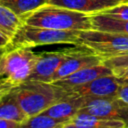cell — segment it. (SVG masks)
<instances>
[{
  "label": "cell",
  "instance_id": "1",
  "mask_svg": "<svg viewBox=\"0 0 128 128\" xmlns=\"http://www.w3.org/2000/svg\"><path fill=\"white\" fill-rule=\"evenodd\" d=\"M27 25L55 30H89L93 29L89 13L75 11L60 6L45 4L23 19Z\"/></svg>",
  "mask_w": 128,
  "mask_h": 128
},
{
  "label": "cell",
  "instance_id": "2",
  "mask_svg": "<svg viewBox=\"0 0 128 128\" xmlns=\"http://www.w3.org/2000/svg\"><path fill=\"white\" fill-rule=\"evenodd\" d=\"M29 117L40 114L60 99L67 91L52 82L26 80L11 91Z\"/></svg>",
  "mask_w": 128,
  "mask_h": 128
},
{
  "label": "cell",
  "instance_id": "3",
  "mask_svg": "<svg viewBox=\"0 0 128 128\" xmlns=\"http://www.w3.org/2000/svg\"><path fill=\"white\" fill-rule=\"evenodd\" d=\"M38 58L28 47L8 46L0 50V79L14 85L26 81L32 73Z\"/></svg>",
  "mask_w": 128,
  "mask_h": 128
},
{
  "label": "cell",
  "instance_id": "4",
  "mask_svg": "<svg viewBox=\"0 0 128 128\" xmlns=\"http://www.w3.org/2000/svg\"><path fill=\"white\" fill-rule=\"evenodd\" d=\"M78 30H55L23 24L11 40L9 46L36 47L52 44L78 45Z\"/></svg>",
  "mask_w": 128,
  "mask_h": 128
},
{
  "label": "cell",
  "instance_id": "5",
  "mask_svg": "<svg viewBox=\"0 0 128 128\" xmlns=\"http://www.w3.org/2000/svg\"><path fill=\"white\" fill-rule=\"evenodd\" d=\"M78 45L85 46L106 59L128 50V35L96 29L79 31Z\"/></svg>",
  "mask_w": 128,
  "mask_h": 128
},
{
  "label": "cell",
  "instance_id": "6",
  "mask_svg": "<svg viewBox=\"0 0 128 128\" xmlns=\"http://www.w3.org/2000/svg\"><path fill=\"white\" fill-rule=\"evenodd\" d=\"M79 113L128 122V106L121 104L114 97H85Z\"/></svg>",
  "mask_w": 128,
  "mask_h": 128
},
{
  "label": "cell",
  "instance_id": "7",
  "mask_svg": "<svg viewBox=\"0 0 128 128\" xmlns=\"http://www.w3.org/2000/svg\"><path fill=\"white\" fill-rule=\"evenodd\" d=\"M102 62V57L94 53L89 48L82 45H74L71 54L63 62L57 72L53 75L51 82H55L59 79H62L80 69L98 65Z\"/></svg>",
  "mask_w": 128,
  "mask_h": 128
},
{
  "label": "cell",
  "instance_id": "8",
  "mask_svg": "<svg viewBox=\"0 0 128 128\" xmlns=\"http://www.w3.org/2000/svg\"><path fill=\"white\" fill-rule=\"evenodd\" d=\"M73 47L58 51L38 53V58L32 73L27 80L51 82L53 75L57 72L63 62L71 54Z\"/></svg>",
  "mask_w": 128,
  "mask_h": 128
},
{
  "label": "cell",
  "instance_id": "9",
  "mask_svg": "<svg viewBox=\"0 0 128 128\" xmlns=\"http://www.w3.org/2000/svg\"><path fill=\"white\" fill-rule=\"evenodd\" d=\"M121 81L114 75H104L96 78L83 85L66 90L69 95H75L80 97H114L120 86Z\"/></svg>",
  "mask_w": 128,
  "mask_h": 128
},
{
  "label": "cell",
  "instance_id": "10",
  "mask_svg": "<svg viewBox=\"0 0 128 128\" xmlns=\"http://www.w3.org/2000/svg\"><path fill=\"white\" fill-rule=\"evenodd\" d=\"M113 74V71L107 67L106 65H104L103 63L98 64V65H94V66H90V67H86L83 69H80L62 79H59L55 82H52L54 84H56L57 86L61 87L64 90H69L71 88L83 85L85 83H88L96 78H99L101 76L104 75H110Z\"/></svg>",
  "mask_w": 128,
  "mask_h": 128
},
{
  "label": "cell",
  "instance_id": "11",
  "mask_svg": "<svg viewBox=\"0 0 128 128\" xmlns=\"http://www.w3.org/2000/svg\"><path fill=\"white\" fill-rule=\"evenodd\" d=\"M84 100L85 97L68 94L66 97L60 99L42 113L54 118L57 121L70 123V121L77 114H79Z\"/></svg>",
  "mask_w": 128,
  "mask_h": 128
},
{
  "label": "cell",
  "instance_id": "12",
  "mask_svg": "<svg viewBox=\"0 0 128 128\" xmlns=\"http://www.w3.org/2000/svg\"><path fill=\"white\" fill-rule=\"evenodd\" d=\"M47 4L92 14L113 7L118 3L109 0H48Z\"/></svg>",
  "mask_w": 128,
  "mask_h": 128
},
{
  "label": "cell",
  "instance_id": "13",
  "mask_svg": "<svg viewBox=\"0 0 128 128\" xmlns=\"http://www.w3.org/2000/svg\"><path fill=\"white\" fill-rule=\"evenodd\" d=\"M78 128H126V122L118 119L102 118L89 114L79 113L71 121Z\"/></svg>",
  "mask_w": 128,
  "mask_h": 128
},
{
  "label": "cell",
  "instance_id": "14",
  "mask_svg": "<svg viewBox=\"0 0 128 128\" xmlns=\"http://www.w3.org/2000/svg\"><path fill=\"white\" fill-rule=\"evenodd\" d=\"M0 118L23 124L29 119V116L23 110L12 92H10L0 99Z\"/></svg>",
  "mask_w": 128,
  "mask_h": 128
},
{
  "label": "cell",
  "instance_id": "15",
  "mask_svg": "<svg viewBox=\"0 0 128 128\" xmlns=\"http://www.w3.org/2000/svg\"><path fill=\"white\" fill-rule=\"evenodd\" d=\"M93 29L108 31V32H116L128 35V20H119L102 13L96 12L90 14Z\"/></svg>",
  "mask_w": 128,
  "mask_h": 128
},
{
  "label": "cell",
  "instance_id": "16",
  "mask_svg": "<svg viewBox=\"0 0 128 128\" xmlns=\"http://www.w3.org/2000/svg\"><path fill=\"white\" fill-rule=\"evenodd\" d=\"M24 24L23 20L14 13L10 8L0 3V32L9 37L11 40Z\"/></svg>",
  "mask_w": 128,
  "mask_h": 128
},
{
  "label": "cell",
  "instance_id": "17",
  "mask_svg": "<svg viewBox=\"0 0 128 128\" xmlns=\"http://www.w3.org/2000/svg\"><path fill=\"white\" fill-rule=\"evenodd\" d=\"M47 1L48 0H0V3L10 8L23 20L29 14L47 4Z\"/></svg>",
  "mask_w": 128,
  "mask_h": 128
},
{
  "label": "cell",
  "instance_id": "18",
  "mask_svg": "<svg viewBox=\"0 0 128 128\" xmlns=\"http://www.w3.org/2000/svg\"><path fill=\"white\" fill-rule=\"evenodd\" d=\"M67 122H60L55 120L54 118L40 113L29 117V119L21 124V128H63Z\"/></svg>",
  "mask_w": 128,
  "mask_h": 128
},
{
  "label": "cell",
  "instance_id": "19",
  "mask_svg": "<svg viewBox=\"0 0 128 128\" xmlns=\"http://www.w3.org/2000/svg\"><path fill=\"white\" fill-rule=\"evenodd\" d=\"M99 13H102L104 15H107L109 17L119 19V20H128V2L117 4L103 11H99Z\"/></svg>",
  "mask_w": 128,
  "mask_h": 128
},
{
  "label": "cell",
  "instance_id": "20",
  "mask_svg": "<svg viewBox=\"0 0 128 128\" xmlns=\"http://www.w3.org/2000/svg\"><path fill=\"white\" fill-rule=\"evenodd\" d=\"M102 63L104 65H106L107 67H109L111 70L126 67V66H128V50L125 52H122L118 55L103 59Z\"/></svg>",
  "mask_w": 128,
  "mask_h": 128
},
{
  "label": "cell",
  "instance_id": "21",
  "mask_svg": "<svg viewBox=\"0 0 128 128\" xmlns=\"http://www.w3.org/2000/svg\"><path fill=\"white\" fill-rule=\"evenodd\" d=\"M114 98L121 104L128 106V83L127 82L121 83V86H120L117 94L114 96Z\"/></svg>",
  "mask_w": 128,
  "mask_h": 128
},
{
  "label": "cell",
  "instance_id": "22",
  "mask_svg": "<svg viewBox=\"0 0 128 128\" xmlns=\"http://www.w3.org/2000/svg\"><path fill=\"white\" fill-rule=\"evenodd\" d=\"M14 87H16V85H14L8 81L0 79V99L3 98L4 96H6L7 94H9L13 90Z\"/></svg>",
  "mask_w": 128,
  "mask_h": 128
},
{
  "label": "cell",
  "instance_id": "23",
  "mask_svg": "<svg viewBox=\"0 0 128 128\" xmlns=\"http://www.w3.org/2000/svg\"><path fill=\"white\" fill-rule=\"evenodd\" d=\"M113 74L121 81V82H127L128 83V66L123 68H118L112 70Z\"/></svg>",
  "mask_w": 128,
  "mask_h": 128
},
{
  "label": "cell",
  "instance_id": "24",
  "mask_svg": "<svg viewBox=\"0 0 128 128\" xmlns=\"http://www.w3.org/2000/svg\"><path fill=\"white\" fill-rule=\"evenodd\" d=\"M0 128H21V124L0 118Z\"/></svg>",
  "mask_w": 128,
  "mask_h": 128
},
{
  "label": "cell",
  "instance_id": "25",
  "mask_svg": "<svg viewBox=\"0 0 128 128\" xmlns=\"http://www.w3.org/2000/svg\"><path fill=\"white\" fill-rule=\"evenodd\" d=\"M11 43V39L0 32V50L7 48Z\"/></svg>",
  "mask_w": 128,
  "mask_h": 128
},
{
  "label": "cell",
  "instance_id": "26",
  "mask_svg": "<svg viewBox=\"0 0 128 128\" xmlns=\"http://www.w3.org/2000/svg\"><path fill=\"white\" fill-rule=\"evenodd\" d=\"M63 128H78L77 126H75V125H73L72 123H68V124H66Z\"/></svg>",
  "mask_w": 128,
  "mask_h": 128
},
{
  "label": "cell",
  "instance_id": "27",
  "mask_svg": "<svg viewBox=\"0 0 128 128\" xmlns=\"http://www.w3.org/2000/svg\"><path fill=\"white\" fill-rule=\"evenodd\" d=\"M109 1H113V2H116L118 4H121V3H127L128 0H109Z\"/></svg>",
  "mask_w": 128,
  "mask_h": 128
},
{
  "label": "cell",
  "instance_id": "28",
  "mask_svg": "<svg viewBox=\"0 0 128 128\" xmlns=\"http://www.w3.org/2000/svg\"><path fill=\"white\" fill-rule=\"evenodd\" d=\"M126 128H128V122L126 123Z\"/></svg>",
  "mask_w": 128,
  "mask_h": 128
}]
</instances>
